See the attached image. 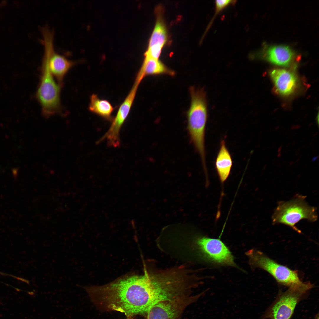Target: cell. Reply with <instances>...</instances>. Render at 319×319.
<instances>
[{
    "label": "cell",
    "instance_id": "6da1fadb",
    "mask_svg": "<svg viewBox=\"0 0 319 319\" xmlns=\"http://www.w3.org/2000/svg\"><path fill=\"white\" fill-rule=\"evenodd\" d=\"M191 103L187 113V130L190 140L200 156L202 166H206L205 137L208 118V103L203 89L189 88Z\"/></svg>",
    "mask_w": 319,
    "mask_h": 319
},
{
    "label": "cell",
    "instance_id": "7a4b0ae2",
    "mask_svg": "<svg viewBox=\"0 0 319 319\" xmlns=\"http://www.w3.org/2000/svg\"><path fill=\"white\" fill-rule=\"evenodd\" d=\"M305 199V196L297 195L289 201L279 202L272 216L273 223L287 225L301 233L295 226L297 223L303 219L313 222L318 218L316 208L310 206Z\"/></svg>",
    "mask_w": 319,
    "mask_h": 319
},
{
    "label": "cell",
    "instance_id": "3957f363",
    "mask_svg": "<svg viewBox=\"0 0 319 319\" xmlns=\"http://www.w3.org/2000/svg\"><path fill=\"white\" fill-rule=\"evenodd\" d=\"M40 82L36 97L40 104L43 115L49 118L61 113L62 107L60 99L61 87L55 80L48 66L46 57L43 55Z\"/></svg>",
    "mask_w": 319,
    "mask_h": 319
},
{
    "label": "cell",
    "instance_id": "277c9868",
    "mask_svg": "<svg viewBox=\"0 0 319 319\" xmlns=\"http://www.w3.org/2000/svg\"><path fill=\"white\" fill-rule=\"evenodd\" d=\"M309 282L289 287L280 293L264 315L263 319H290L298 303L313 288Z\"/></svg>",
    "mask_w": 319,
    "mask_h": 319
},
{
    "label": "cell",
    "instance_id": "5b68a950",
    "mask_svg": "<svg viewBox=\"0 0 319 319\" xmlns=\"http://www.w3.org/2000/svg\"><path fill=\"white\" fill-rule=\"evenodd\" d=\"M246 255L251 267L265 270L279 284L289 287L303 282L297 271L278 263L260 251L251 249L247 251Z\"/></svg>",
    "mask_w": 319,
    "mask_h": 319
},
{
    "label": "cell",
    "instance_id": "8992f818",
    "mask_svg": "<svg viewBox=\"0 0 319 319\" xmlns=\"http://www.w3.org/2000/svg\"><path fill=\"white\" fill-rule=\"evenodd\" d=\"M195 243L200 256L206 262L215 265L239 268L231 252L219 238L198 235L195 238Z\"/></svg>",
    "mask_w": 319,
    "mask_h": 319
},
{
    "label": "cell",
    "instance_id": "52a82bcc",
    "mask_svg": "<svg viewBox=\"0 0 319 319\" xmlns=\"http://www.w3.org/2000/svg\"><path fill=\"white\" fill-rule=\"evenodd\" d=\"M41 31L43 38L42 41L44 46V55L47 58L49 70L58 83L61 86L65 76L76 62L68 59L55 51L53 43V31L46 27L43 28Z\"/></svg>",
    "mask_w": 319,
    "mask_h": 319
},
{
    "label": "cell",
    "instance_id": "ba28073f",
    "mask_svg": "<svg viewBox=\"0 0 319 319\" xmlns=\"http://www.w3.org/2000/svg\"><path fill=\"white\" fill-rule=\"evenodd\" d=\"M134 82L125 99L120 106L115 118L113 119L109 129L98 142L106 140L109 146H120L119 133L128 117L134 101L141 80L136 78Z\"/></svg>",
    "mask_w": 319,
    "mask_h": 319
},
{
    "label": "cell",
    "instance_id": "9c48e42d",
    "mask_svg": "<svg viewBox=\"0 0 319 319\" xmlns=\"http://www.w3.org/2000/svg\"><path fill=\"white\" fill-rule=\"evenodd\" d=\"M199 297L197 294L174 301L159 302L149 309L147 319H179L185 308Z\"/></svg>",
    "mask_w": 319,
    "mask_h": 319
},
{
    "label": "cell",
    "instance_id": "30bf717a",
    "mask_svg": "<svg viewBox=\"0 0 319 319\" xmlns=\"http://www.w3.org/2000/svg\"><path fill=\"white\" fill-rule=\"evenodd\" d=\"M155 10L156 23L145 55V56L158 59L163 47L167 42L168 34L162 7L158 6Z\"/></svg>",
    "mask_w": 319,
    "mask_h": 319
},
{
    "label": "cell",
    "instance_id": "8fae6325",
    "mask_svg": "<svg viewBox=\"0 0 319 319\" xmlns=\"http://www.w3.org/2000/svg\"><path fill=\"white\" fill-rule=\"evenodd\" d=\"M270 76L276 90L281 95L288 96L295 90L297 78L291 71L283 69H275L271 72Z\"/></svg>",
    "mask_w": 319,
    "mask_h": 319
},
{
    "label": "cell",
    "instance_id": "7c38bea8",
    "mask_svg": "<svg viewBox=\"0 0 319 319\" xmlns=\"http://www.w3.org/2000/svg\"><path fill=\"white\" fill-rule=\"evenodd\" d=\"M232 165L231 155L225 141L222 140L215 161L216 169L220 181L224 182L228 178Z\"/></svg>",
    "mask_w": 319,
    "mask_h": 319
},
{
    "label": "cell",
    "instance_id": "4fadbf2b",
    "mask_svg": "<svg viewBox=\"0 0 319 319\" xmlns=\"http://www.w3.org/2000/svg\"><path fill=\"white\" fill-rule=\"evenodd\" d=\"M267 59L271 63L279 66H287L294 57L292 50L288 46L277 45L271 46L266 53Z\"/></svg>",
    "mask_w": 319,
    "mask_h": 319
},
{
    "label": "cell",
    "instance_id": "5bb4252c",
    "mask_svg": "<svg viewBox=\"0 0 319 319\" xmlns=\"http://www.w3.org/2000/svg\"><path fill=\"white\" fill-rule=\"evenodd\" d=\"M145 77L149 76L167 75L175 76V71L167 66L159 59L146 57L139 71Z\"/></svg>",
    "mask_w": 319,
    "mask_h": 319
},
{
    "label": "cell",
    "instance_id": "9a60e30c",
    "mask_svg": "<svg viewBox=\"0 0 319 319\" xmlns=\"http://www.w3.org/2000/svg\"><path fill=\"white\" fill-rule=\"evenodd\" d=\"M88 108L91 112L107 120L113 119V106L108 100L100 98L97 94H93L90 96Z\"/></svg>",
    "mask_w": 319,
    "mask_h": 319
},
{
    "label": "cell",
    "instance_id": "2e32d148",
    "mask_svg": "<svg viewBox=\"0 0 319 319\" xmlns=\"http://www.w3.org/2000/svg\"><path fill=\"white\" fill-rule=\"evenodd\" d=\"M236 1L235 0H216L215 1V13L213 16L212 18L209 23L208 25L206 28V30L201 40L204 37L207 33L210 28L212 23L214 21L217 15L219 13L223 11L225 9L229 6L233 5L235 4Z\"/></svg>",
    "mask_w": 319,
    "mask_h": 319
},
{
    "label": "cell",
    "instance_id": "e0dca14e",
    "mask_svg": "<svg viewBox=\"0 0 319 319\" xmlns=\"http://www.w3.org/2000/svg\"><path fill=\"white\" fill-rule=\"evenodd\" d=\"M318 157L317 156L313 158L312 159V161L313 162L314 161L318 158Z\"/></svg>",
    "mask_w": 319,
    "mask_h": 319
},
{
    "label": "cell",
    "instance_id": "ac0fdd59",
    "mask_svg": "<svg viewBox=\"0 0 319 319\" xmlns=\"http://www.w3.org/2000/svg\"><path fill=\"white\" fill-rule=\"evenodd\" d=\"M130 318L131 317H128L127 319H131Z\"/></svg>",
    "mask_w": 319,
    "mask_h": 319
}]
</instances>
